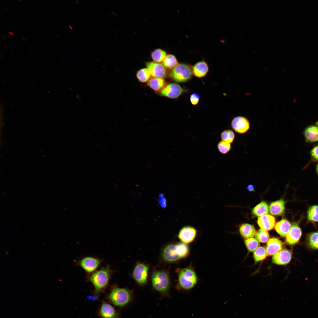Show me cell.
I'll use <instances>...</instances> for the list:
<instances>
[{
	"label": "cell",
	"instance_id": "6da1fadb",
	"mask_svg": "<svg viewBox=\"0 0 318 318\" xmlns=\"http://www.w3.org/2000/svg\"><path fill=\"white\" fill-rule=\"evenodd\" d=\"M113 273V271L107 265L90 275L88 279L94 287L95 294L98 295L106 289Z\"/></svg>",
	"mask_w": 318,
	"mask_h": 318
},
{
	"label": "cell",
	"instance_id": "7a4b0ae2",
	"mask_svg": "<svg viewBox=\"0 0 318 318\" xmlns=\"http://www.w3.org/2000/svg\"><path fill=\"white\" fill-rule=\"evenodd\" d=\"M189 249L186 244L183 242L170 244L163 250L161 256L165 262H172L185 258L188 254Z\"/></svg>",
	"mask_w": 318,
	"mask_h": 318
},
{
	"label": "cell",
	"instance_id": "3957f363",
	"mask_svg": "<svg viewBox=\"0 0 318 318\" xmlns=\"http://www.w3.org/2000/svg\"><path fill=\"white\" fill-rule=\"evenodd\" d=\"M109 300L114 305L122 307L128 304L132 299V292L129 289L114 285L107 297Z\"/></svg>",
	"mask_w": 318,
	"mask_h": 318
},
{
	"label": "cell",
	"instance_id": "277c9868",
	"mask_svg": "<svg viewBox=\"0 0 318 318\" xmlns=\"http://www.w3.org/2000/svg\"><path fill=\"white\" fill-rule=\"evenodd\" d=\"M153 288L163 295H168L170 280L167 272L163 270H155L153 271L151 276Z\"/></svg>",
	"mask_w": 318,
	"mask_h": 318
},
{
	"label": "cell",
	"instance_id": "5b68a950",
	"mask_svg": "<svg viewBox=\"0 0 318 318\" xmlns=\"http://www.w3.org/2000/svg\"><path fill=\"white\" fill-rule=\"evenodd\" d=\"M178 279L179 286L185 290L193 288L197 281L195 272L193 269L189 268L181 269L179 273Z\"/></svg>",
	"mask_w": 318,
	"mask_h": 318
},
{
	"label": "cell",
	"instance_id": "8992f818",
	"mask_svg": "<svg viewBox=\"0 0 318 318\" xmlns=\"http://www.w3.org/2000/svg\"><path fill=\"white\" fill-rule=\"evenodd\" d=\"M192 74V68L184 63L178 64L172 69L171 72L172 78L178 82H187L191 79Z\"/></svg>",
	"mask_w": 318,
	"mask_h": 318
},
{
	"label": "cell",
	"instance_id": "52a82bcc",
	"mask_svg": "<svg viewBox=\"0 0 318 318\" xmlns=\"http://www.w3.org/2000/svg\"><path fill=\"white\" fill-rule=\"evenodd\" d=\"M149 267L144 263H138L135 265L132 272V276L139 284L144 285L147 283Z\"/></svg>",
	"mask_w": 318,
	"mask_h": 318
},
{
	"label": "cell",
	"instance_id": "ba28073f",
	"mask_svg": "<svg viewBox=\"0 0 318 318\" xmlns=\"http://www.w3.org/2000/svg\"><path fill=\"white\" fill-rule=\"evenodd\" d=\"M102 262L99 258L87 256L80 259L78 263L79 266L89 273H92L98 268Z\"/></svg>",
	"mask_w": 318,
	"mask_h": 318
},
{
	"label": "cell",
	"instance_id": "9c48e42d",
	"mask_svg": "<svg viewBox=\"0 0 318 318\" xmlns=\"http://www.w3.org/2000/svg\"><path fill=\"white\" fill-rule=\"evenodd\" d=\"M184 90L179 84L173 83L167 85L160 91V93L163 96L175 99L180 96L184 92Z\"/></svg>",
	"mask_w": 318,
	"mask_h": 318
},
{
	"label": "cell",
	"instance_id": "30bf717a",
	"mask_svg": "<svg viewBox=\"0 0 318 318\" xmlns=\"http://www.w3.org/2000/svg\"><path fill=\"white\" fill-rule=\"evenodd\" d=\"M197 231L194 227L191 226H186L183 227L180 231L178 237L182 242L188 244L193 242L195 238L197 235Z\"/></svg>",
	"mask_w": 318,
	"mask_h": 318
},
{
	"label": "cell",
	"instance_id": "8fae6325",
	"mask_svg": "<svg viewBox=\"0 0 318 318\" xmlns=\"http://www.w3.org/2000/svg\"><path fill=\"white\" fill-rule=\"evenodd\" d=\"M250 123L245 117L238 116L234 117L231 121L232 129L236 132L243 134L247 132L250 128Z\"/></svg>",
	"mask_w": 318,
	"mask_h": 318
},
{
	"label": "cell",
	"instance_id": "7c38bea8",
	"mask_svg": "<svg viewBox=\"0 0 318 318\" xmlns=\"http://www.w3.org/2000/svg\"><path fill=\"white\" fill-rule=\"evenodd\" d=\"M292 255V251L291 250L286 249H282L273 255L272 262L278 265L286 264L291 261Z\"/></svg>",
	"mask_w": 318,
	"mask_h": 318
},
{
	"label": "cell",
	"instance_id": "4fadbf2b",
	"mask_svg": "<svg viewBox=\"0 0 318 318\" xmlns=\"http://www.w3.org/2000/svg\"><path fill=\"white\" fill-rule=\"evenodd\" d=\"M146 65L153 77L163 78L166 76V70L163 64L155 62H148L146 63Z\"/></svg>",
	"mask_w": 318,
	"mask_h": 318
},
{
	"label": "cell",
	"instance_id": "5bb4252c",
	"mask_svg": "<svg viewBox=\"0 0 318 318\" xmlns=\"http://www.w3.org/2000/svg\"><path fill=\"white\" fill-rule=\"evenodd\" d=\"M302 232L300 228L297 223L292 225L286 236V243L293 245L297 243L301 236Z\"/></svg>",
	"mask_w": 318,
	"mask_h": 318
},
{
	"label": "cell",
	"instance_id": "9a60e30c",
	"mask_svg": "<svg viewBox=\"0 0 318 318\" xmlns=\"http://www.w3.org/2000/svg\"><path fill=\"white\" fill-rule=\"evenodd\" d=\"M99 315L101 318H117L118 313L110 304L103 302L99 309Z\"/></svg>",
	"mask_w": 318,
	"mask_h": 318
},
{
	"label": "cell",
	"instance_id": "2e32d148",
	"mask_svg": "<svg viewBox=\"0 0 318 318\" xmlns=\"http://www.w3.org/2000/svg\"><path fill=\"white\" fill-rule=\"evenodd\" d=\"M284 246L283 243L277 238L274 237L270 239L267 243L266 247L268 256L274 255L281 250Z\"/></svg>",
	"mask_w": 318,
	"mask_h": 318
},
{
	"label": "cell",
	"instance_id": "e0dca14e",
	"mask_svg": "<svg viewBox=\"0 0 318 318\" xmlns=\"http://www.w3.org/2000/svg\"><path fill=\"white\" fill-rule=\"evenodd\" d=\"M275 218L269 214H265L260 216L257 220V223L260 227L266 231L272 229L275 224Z\"/></svg>",
	"mask_w": 318,
	"mask_h": 318
},
{
	"label": "cell",
	"instance_id": "ac0fdd59",
	"mask_svg": "<svg viewBox=\"0 0 318 318\" xmlns=\"http://www.w3.org/2000/svg\"><path fill=\"white\" fill-rule=\"evenodd\" d=\"M192 74L195 77L201 78L204 77L209 70L207 63L202 61L197 62L192 67Z\"/></svg>",
	"mask_w": 318,
	"mask_h": 318
},
{
	"label": "cell",
	"instance_id": "d6986e66",
	"mask_svg": "<svg viewBox=\"0 0 318 318\" xmlns=\"http://www.w3.org/2000/svg\"><path fill=\"white\" fill-rule=\"evenodd\" d=\"M285 204V201L282 199L271 202L269 206L270 213L275 216L282 215L284 212Z\"/></svg>",
	"mask_w": 318,
	"mask_h": 318
},
{
	"label": "cell",
	"instance_id": "ffe728a7",
	"mask_svg": "<svg viewBox=\"0 0 318 318\" xmlns=\"http://www.w3.org/2000/svg\"><path fill=\"white\" fill-rule=\"evenodd\" d=\"M291 227L290 223L286 219H282L277 223L275 228L277 233L282 237L286 236Z\"/></svg>",
	"mask_w": 318,
	"mask_h": 318
},
{
	"label": "cell",
	"instance_id": "44dd1931",
	"mask_svg": "<svg viewBox=\"0 0 318 318\" xmlns=\"http://www.w3.org/2000/svg\"><path fill=\"white\" fill-rule=\"evenodd\" d=\"M304 135L306 140L309 142L318 141V127L314 125L309 126L304 130Z\"/></svg>",
	"mask_w": 318,
	"mask_h": 318
},
{
	"label": "cell",
	"instance_id": "7402d4cb",
	"mask_svg": "<svg viewBox=\"0 0 318 318\" xmlns=\"http://www.w3.org/2000/svg\"><path fill=\"white\" fill-rule=\"evenodd\" d=\"M148 84L151 88L156 91H161L167 86L164 78L154 77L150 79Z\"/></svg>",
	"mask_w": 318,
	"mask_h": 318
},
{
	"label": "cell",
	"instance_id": "603a6c76",
	"mask_svg": "<svg viewBox=\"0 0 318 318\" xmlns=\"http://www.w3.org/2000/svg\"><path fill=\"white\" fill-rule=\"evenodd\" d=\"M239 231L241 234L246 238L253 237L256 233L254 226L248 223L241 225L239 227Z\"/></svg>",
	"mask_w": 318,
	"mask_h": 318
},
{
	"label": "cell",
	"instance_id": "cb8c5ba5",
	"mask_svg": "<svg viewBox=\"0 0 318 318\" xmlns=\"http://www.w3.org/2000/svg\"><path fill=\"white\" fill-rule=\"evenodd\" d=\"M269 206L266 202L263 201L255 206L252 209V213L257 216H261L268 213Z\"/></svg>",
	"mask_w": 318,
	"mask_h": 318
},
{
	"label": "cell",
	"instance_id": "d4e9b609",
	"mask_svg": "<svg viewBox=\"0 0 318 318\" xmlns=\"http://www.w3.org/2000/svg\"><path fill=\"white\" fill-rule=\"evenodd\" d=\"M163 64L164 67L169 69H173L178 64L175 57L171 54L166 56L163 61Z\"/></svg>",
	"mask_w": 318,
	"mask_h": 318
},
{
	"label": "cell",
	"instance_id": "484cf974",
	"mask_svg": "<svg viewBox=\"0 0 318 318\" xmlns=\"http://www.w3.org/2000/svg\"><path fill=\"white\" fill-rule=\"evenodd\" d=\"M166 54V52L165 50L158 49L151 53V56L155 62L159 63L163 61L167 56Z\"/></svg>",
	"mask_w": 318,
	"mask_h": 318
},
{
	"label": "cell",
	"instance_id": "4316f807",
	"mask_svg": "<svg viewBox=\"0 0 318 318\" xmlns=\"http://www.w3.org/2000/svg\"><path fill=\"white\" fill-rule=\"evenodd\" d=\"M151 76L150 72L147 68H143L140 69L136 74L138 80L143 83L148 82L150 79Z\"/></svg>",
	"mask_w": 318,
	"mask_h": 318
},
{
	"label": "cell",
	"instance_id": "83f0119b",
	"mask_svg": "<svg viewBox=\"0 0 318 318\" xmlns=\"http://www.w3.org/2000/svg\"><path fill=\"white\" fill-rule=\"evenodd\" d=\"M267 256L266 249L263 246L258 247L253 254L254 260L256 262L265 259Z\"/></svg>",
	"mask_w": 318,
	"mask_h": 318
},
{
	"label": "cell",
	"instance_id": "f1b7e54d",
	"mask_svg": "<svg viewBox=\"0 0 318 318\" xmlns=\"http://www.w3.org/2000/svg\"><path fill=\"white\" fill-rule=\"evenodd\" d=\"M307 244L312 249H318V232H314L308 235Z\"/></svg>",
	"mask_w": 318,
	"mask_h": 318
},
{
	"label": "cell",
	"instance_id": "f546056e",
	"mask_svg": "<svg viewBox=\"0 0 318 318\" xmlns=\"http://www.w3.org/2000/svg\"><path fill=\"white\" fill-rule=\"evenodd\" d=\"M308 219L312 222H318V205H314L309 208L307 213Z\"/></svg>",
	"mask_w": 318,
	"mask_h": 318
},
{
	"label": "cell",
	"instance_id": "4dcf8cb0",
	"mask_svg": "<svg viewBox=\"0 0 318 318\" xmlns=\"http://www.w3.org/2000/svg\"><path fill=\"white\" fill-rule=\"evenodd\" d=\"M244 242L248 250L251 252L254 251L259 245L258 241L254 238H246Z\"/></svg>",
	"mask_w": 318,
	"mask_h": 318
},
{
	"label": "cell",
	"instance_id": "1f68e13d",
	"mask_svg": "<svg viewBox=\"0 0 318 318\" xmlns=\"http://www.w3.org/2000/svg\"><path fill=\"white\" fill-rule=\"evenodd\" d=\"M255 237L259 242L265 243L268 241L269 235L268 231L261 228L256 233Z\"/></svg>",
	"mask_w": 318,
	"mask_h": 318
},
{
	"label": "cell",
	"instance_id": "d6a6232c",
	"mask_svg": "<svg viewBox=\"0 0 318 318\" xmlns=\"http://www.w3.org/2000/svg\"><path fill=\"white\" fill-rule=\"evenodd\" d=\"M222 140L229 143H232L235 138V135L232 130H227L223 131L221 134Z\"/></svg>",
	"mask_w": 318,
	"mask_h": 318
},
{
	"label": "cell",
	"instance_id": "836d02e7",
	"mask_svg": "<svg viewBox=\"0 0 318 318\" xmlns=\"http://www.w3.org/2000/svg\"><path fill=\"white\" fill-rule=\"evenodd\" d=\"M217 148L221 153L225 154L230 150L231 147V144L221 140L218 143Z\"/></svg>",
	"mask_w": 318,
	"mask_h": 318
},
{
	"label": "cell",
	"instance_id": "e575fe53",
	"mask_svg": "<svg viewBox=\"0 0 318 318\" xmlns=\"http://www.w3.org/2000/svg\"><path fill=\"white\" fill-rule=\"evenodd\" d=\"M200 99V95L197 93L191 94L190 97V100L191 104L193 105H196L198 103Z\"/></svg>",
	"mask_w": 318,
	"mask_h": 318
},
{
	"label": "cell",
	"instance_id": "d590c367",
	"mask_svg": "<svg viewBox=\"0 0 318 318\" xmlns=\"http://www.w3.org/2000/svg\"><path fill=\"white\" fill-rule=\"evenodd\" d=\"M311 155L313 160L318 161V145L314 146L311 150Z\"/></svg>",
	"mask_w": 318,
	"mask_h": 318
},
{
	"label": "cell",
	"instance_id": "8d00e7d4",
	"mask_svg": "<svg viewBox=\"0 0 318 318\" xmlns=\"http://www.w3.org/2000/svg\"><path fill=\"white\" fill-rule=\"evenodd\" d=\"M159 203L160 206L163 208H165L167 205V201L163 194H160L159 195Z\"/></svg>",
	"mask_w": 318,
	"mask_h": 318
},
{
	"label": "cell",
	"instance_id": "74e56055",
	"mask_svg": "<svg viewBox=\"0 0 318 318\" xmlns=\"http://www.w3.org/2000/svg\"><path fill=\"white\" fill-rule=\"evenodd\" d=\"M246 188L248 191H254V187L253 185L250 184Z\"/></svg>",
	"mask_w": 318,
	"mask_h": 318
},
{
	"label": "cell",
	"instance_id": "f35d334b",
	"mask_svg": "<svg viewBox=\"0 0 318 318\" xmlns=\"http://www.w3.org/2000/svg\"><path fill=\"white\" fill-rule=\"evenodd\" d=\"M8 34L10 36H14L15 35H14V34L13 33V32H12L10 31V32H8Z\"/></svg>",
	"mask_w": 318,
	"mask_h": 318
},
{
	"label": "cell",
	"instance_id": "ab89813d",
	"mask_svg": "<svg viewBox=\"0 0 318 318\" xmlns=\"http://www.w3.org/2000/svg\"><path fill=\"white\" fill-rule=\"evenodd\" d=\"M1 38L3 40H5V39H7L6 36H4L3 35L1 36Z\"/></svg>",
	"mask_w": 318,
	"mask_h": 318
},
{
	"label": "cell",
	"instance_id": "60d3db41",
	"mask_svg": "<svg viewBox=\"0 0 318 318\" xmlns=\"http://www.w3.org/2000/svg\"><path fill=\"white\" fill-rule=\"evenodd\" d=\"M0 58L2 60L4 59V56L1 53H0Z\"/></svg>",
	"mask_w": 318,
	"mask_h": 318
},
{
	"label": "cell",
	"instance_id": "b9f144b4",
	"mask_svg": "<svg viewBox=\"0 0 318 318\" xmlns=\"http://www.w3.org/2000/svg\"><path fill=\"white\" fill-rule=\"evenodd\" d=\"M21 38L24 41H26L27 42H28V41L24 37H22Z\"/></svg>",
	"mask_w": 318,
	"mask_h": 318
},
{
	"label": "cell",
	"instance_id": "7bdbcfd3",
	"mask_svg": "<svg viewBox=\"0 0 318 318\" xmlns=\"http://www.w3.org/2000/svg\"><path fill=\"white\" fill-rule=\"evenodd\" d=\"M316 171H317V174H318V163L317 164V167H316Z\"/></svg>",
	"mask_w": 318,
	"mask_h": 318
},
{
	"label": "cell",
	"instance_id": "ee69618b",
	"mask_svg": "<svg viewBox=\"0 0 318 318\" xmlns=\"http://www.w3.org/2000/svg\"><path fill=\"white\" fill-rule=\"evenodd\" d=\"M316 125L318 127V121L316 122Z\"/></svg>",
	"mask_w": 318,
	"mask_h": 318
},
{
	"label": "cell",
	"instance_id": "f6af8a7d",
	"mask_svg": "<svg viewBox=\"0 0 318 318\" xmlns=\"http://www.w3.org/2000/svg\"><path fill=\"white\" fill-rule=\"evenodd\" d=\"M69 28H70L71 29V30H73V29H72V26H70V25H69Z\"/></svg>",
	"mask_w": 318,
	"mask_h": 318
},
{
	"label": "cell",
	"instance_id": "bcb514c9",
	"mask_svg": "<svg viewBox=\"0 0 318 318\" xmlns=\"http://www.w3.org/2000/svg\"><path fill=\"white\" fill-rule=\"evenodd\" d=\"M6 36L7 37H8L9 38H10V37L9 36V35H8V34H6Z\"/></svg>",
	"mask_w": 318,
	"mask_h": 318
},
{
	"label": "cell",
	"instance_id": "7dc6e473",
	"mask_svg": "<svg viewBox=\"0 0 318 318\" xmlns=\"http://www.w3.org/2000/svg\"><path fill=\"white\" fill-rule=\"evenodd\" d=\"M5 9L7 11V12H9V11L7 9H6V8H5Z\"/></svg>",
	"mask_w": 318,
	"mask_h": 318
},
{
	"label": "cell",
	"instance_id": "c3c4849f",
	"mask_svg": "<svg viewBox=\"0 0 318 318\" xmlns=\"http://www.w3.org/2000/svg\"><path fill=\"white\" fill-rule=\"evenodd\" d=\"M5 47H6V49H9V48H8V47H7V46H5Z\"/></svg>",
	"mask_w": 318,
	"mask_h": 318
},
{
	"label": "cell",
	"instance_id": "681fc988",
	"mask_svg": "<svg viewBox=\"0 0 318 318\" xmlns=\"http://www.w3.org/2000/svg\"><path fill=\"white\" fill-rule=\"evenodd\" d=\"M31 22L32 24H33V25L34 24V23L32 21H31Z\"/></svg>",
	"mask_w": 318,
	"mask_h": 318
},
{
	"label": "cell",
	"instance_id": "f907efd6",
	"mask_svg": "<svg viewBox=\"0 0 318 318\" xmlns=\"http://www.w3.org/2000/svg\"><path fill=\"white\" fill-rule=\"evenodd\" d=\"M29 53L32 55H33L32 53L30 51H29Z\"/></svg>",
	"mask_w": 318,
	"mask_h": 318
},
{
	"label": "cell",
	"instance_id": "816d5d0a",
	"mask_svg": "<svg viewBox=\"0 0 318 318\" xmlns=\"http://www.w3.org/2000/svg\"><path fill=\"white\" fill-rule=\"evenodd\" d=\"M23 67L24 69H25L26 67L24 65H23Z\"/></svg>",
	"mask_w": 318,
	"mask_h": 318
},
{
	"label": "cell",
	"instance_id": "f5cc1de1",
	"mask_svg": "<svg viewBox=\"0 0 318 318\" xmlns=\"http://www.w3.org/2000/svg\"><path fill=\"white\" fill-rule=\"evenodd\" d=\"M12 49H13V50H14V51H15V52H16V50H15V49L14 48H12Z\"/></svg>",
	"mask_w": 318,
	"mask_h": 318
},
{
	"label": "cell",
	"instance_id": "db71d44e",
	"mask_svg": "<svg viewBox=\"0 0 318 318\" xmlns=\"http://www.w3.org/2000/svg\"><path fill=\"white\" fill-rule=\"evenodd\" d=\"M46 27H47V29H49H49H49V27H48L47 26Z\"/></svg>",
	"mask_w": 318,
	"mask_h": 318
},
{
	"label": "cell",
	"instance_id": "11a10c76",
	"mask_svg": "<svg viewBox=\"0 0 318 318\" xmlns=\"http://www.w3.org/2000/svg\"><path fill=\"white\" fill-rule=\"evenodd\" d=\"M57 36L59 38H60V37L58 35H57Z\"/></svg>",
	"mask_w": 318,
	"mask_h": 318
},
{
	"label": "cell",
	"instance_id": "9f6ffc18",
	"mask_svg": "<svg viewBox=\"0 0 318 318\" xmlns=\"http://www.w3.org/2000/svg\"><path fill=\"white\" fill-rule=\"evenodd\" d=\"M17 1H21V0H17Z\"/></svg>",
	"mask_w": 318,
	"mask_h": 318
},
{
	"label": "cell",
	"instance_id": "6f0895ef",
	"mask_svg": "<svg viewBox=\"0 0 318 318\" xmlns=\"http://www.w3.org/2000/svg\"><path fill=\"white\" fill-rule=\"evenodd\" d=\"M7 64H9V65L10 66V63H9V62H7Z\"/></svg>",
	"mask_w": 318,
	"mask_h": 318
},
{
	"label": "cell",
	"instance_id": "680465c9",
	"mask_svg": "<svg viewBox=\"0 0 318 318\" xmlns=\"http://www.w3.org/2000/svg\"><path fill=\"white\" fill-rule=\"evenodd\" d=\"M46 11L48 12V13H49V12L47 10H46Z\"/></svg>",
	"mask_w": 318,
	"mask_h": 318
},
{
	"label": "cell",
	"instance_id": "91938a15",
	"mask_svg": "<svg viewBox=\"0 0 318 318\" xmlns=\"http://www.w3.org/2000/svg\"><path fill=\"white\" fill-rule=\"evenodd\" d=\"M57 49V50H58V51H59V50H58V49Z\"/></svg>",
	"mask_w": 318,
	"mask_h": 318
},
{
	"label": "cell",
	"instance_id": "94428289",
	"mask_svg": "<svg viewBox=\"0 0 318 318\" xmlns=\"http://www.w3.org/2000/svg\"><path fill=\"white\" fill-rule=\"evenodd\" d=\"M0 15L1 16H2V15H1V13H0Z\"/></svg>",
	"mask_w": 318,
	"mask_h": 318
},
{
	"label": "cell",
	"instance_id": "6125c7cd",
	"mask_svg": "<svg viewBox=\"0 0 318 318\" xmlns=\"http://www.w3.org/2000/svg\"><path fill=\"white\" fill-rule=\"evenodd\" d=\"M26 1L27 3H28V2L26 0Z\"/></svg>",
	"mask_w": 318,
	"mask_h": 318
}]
</instances>
